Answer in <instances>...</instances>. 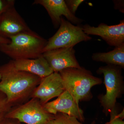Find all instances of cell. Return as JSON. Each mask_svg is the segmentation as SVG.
Here are the masks:
<instances>
[{"label": "cell", "instance_id": "1", "mask_svg": "<svg viewBox=\"0 0 124 124\" xmlns=\"http://www.w3.org/2000/svg\"><path fill=\"white\" fill-rule=\"evenodd\" d=\"M0 92L6 95L7 102L12 107L31 99L41 79L29 72L18 70L13 60L0 66Z\"/></svg>", "mask_w": 124, "mask_h": 124}, {"label": "cell", "instance_id": "2", "mask_svg": "<svg viewBox=\"0 0 124 124\" xmlns=\"http://www.w3.org/2000/svg\"><path fill=\"white\" fill-rule=\"evenodd\" d=\"M59 73L65 90L71 95L78 104L80 101L91 100L93 96L91 88L102 83L101 78L94 76L90 71L81 67L66 68Z\"/></svg>", "mask_w": 124, "mask_h": 124}, {"label": "cell", "instance_id": "3", "mask_svg": "<svg viewBox=\"0 0 124 124\" xmlns=\"http://www.w3.org/2000/svg\"><path fill=\"white\" fill-rule=\"evenodd\" d=\"M9 39V44L0 45V51L13 60L39 57L48 41L32 31L19 33Z\"/></svg>", "mask_w": 124, "mask_h": 124}, {"label": "cell", "instance_id": "4", "mask_svg": "<svg viewBox=\"0 0 124 124\" xmlns=\"http://www.w3.org/2000/svg\"><path fill=\"white\" fill-rule=\"evenodd\" d=\"M99 74H102L106 88V93L98 96L103 112L106 116L117 114L116 103L124 93V84L122 75V68L118 66L107 65L100 67L97 71Z\"/></svg>", "mask_w": 124, "mask_h": 124}, {"label": "cell", "instance_id": "5", "mask_svg": "<svg viewBox=\"0 0 124 124\" xmlns=\"http://www.w3.org/2000/svg\"><path fill=\"white\" fill-rule=\"evenodd\" d=\"M54 117V115L47 112L35 98L12 107L5 115L6 118L15 119L26 124H50Z\"/></svg>", "mask_w": 124, "mask_h": 124}, {"label": "cell", "instance_id": "6", "mask_svg": "<svg viewBox=\"0 0 124 124\" xmlns=\"http://www.w3.org/2000/svg\"><path fill=\"white\" fill-rule=\"evenodd\" d=\"M59 27L57 32L48 40L42 54L54 49L74 47L80 42L92 39L84 32L81 25L75 26L62 17Z\"/></svg>", "mask_w": 124, "mask_h": 124}, {"label": "cell", "instance_id": "7", "mask_svg": "<svg viewBox=\"0 0 124 124\" xmlns=\"http://www.w3.org/2000/svg\"><path fill=\"white\" fill-rule=\"evenodd\" d=\"M81 26L86 35L99 36L110 46L116 47L124 43V20H120L119 24L111 26L101 23L97 27L88 24Z\"/></svg>", "mask_w": 124, "mask_h": 124}, {"label": "cell", "instance_id": "8", "mask_svg": "<svg viewBox=\"0 0 124 124\" xmlns=\"http://www.w3.org/2000/svg\"><path fill=\"white\" fill-rule=\"evenodd\" d=\"M16 10L15 5L8 8L0 17V36L9 39L22 32L31 31Z\"/></svg>", "mask_w": 124, "mask_h": 124}, {"label": "cell", "instance_id": "9", "mask_svg": "<svg viewBox=\"0 0 124 124\" xmlns=\"http://www.w3.org/2000/svg\"><path fill=\"white\" fill-rule=\"evenodd\" d=\"M64 90L60 74L59 72H54L41 79L31 98L38 99L44 105L52 99L57 97Z\"/></svg>", "mask_w": 124, "mask_h": 124}, {"label": "cell", "instance_id": "10", "mask_svg": "<svg viewBox=\"0 0 124 124\" xmlns=\"http://www.w3.org/2000/svg\"><path fill=\"white\" fill-rule=\"evenodd\" d=\"M43 106L47 112L52 115L64 113L76 117L80 122L85 121L84 111L73 97L66 90L55 100L48 102Z\"/></svg>", "mask_w": 124, "mask_h": 124}, {"label": "cell", "instance_id": "11", "mask_svg": "<svg viewBox=\"0 0 124 124\" xmlns=\"http://www.w3.org/2000/svg\"><path fill=\"white\" fill-rule=\"evenodd\" d=\"M73 46L60 48L42 54L54 72H59L69 68H80L81 66L75 55Z\"/></svg>", "mask_w": 124, "mask_h": 124}, {"label": "cell", "instance_id": "12", "mask_svg": "<svg viewBox=\"0 0 124 124\" xmlns=\"http://www.w3.org/2000/svg\"><path fill=\"white\" fill-rule=\"evenodd\" d=\"M33 4L40 5L46 9L55 28L60 26L62 16L73 24L79 25L83 22L71 13L64 0H35Z\"/></svg>", "mask_w": 124, "mask_h": 124}, {"label": "cell", "instance_id": "13", "mask_svg": "<svg viewBox=\"0 0 124 124\" xmlns=\"http://www.w3.org/2000/svg\"><path fill=\"white\" fill-rule=\"evenodd\" d=\"M13 62L18 70L29 72L41 79L54 72L42 54L37 58L13 60Z\"/></svg>", "mask_w": 124, "mask_h": 124}, {"label": "cell", "instance_id": "14", "mask_svg": "<svg viewBox=\"0 0 124 124\" xmlns=\"http://www.w3.org/2000/svg\"><path fill=\"white\" fill-rule=\"evenodd\" d=\"M91 57L95 62H102L107 65H115L124 68V43L115 47L114 49L109 52L93 54Z\"/></svg>", "mask_w": 124, "mask_h": 124}, {"label": "cell", "instance_id": "15", "mask_svg": "<svg viewBox=\"0 0 124 124\" xmlns=\"http://www.w3.org/2000/svg\"><path fill=\"white\" fill-rule=\"evenodd\" d=\"M94 121L91 124H95ZM50 124H84L76 117L62 113H58L54 115Z\"/></svg>", "mask_w": 124, "mask_h": 124}, {"label": "cell", "instance_id": "16", "mask_svg": "<svg viewBox=\"0 0 124 124\" xmlns=\"http://www.w3.org/2000/svg\"><path fill=\"white\" fill-rule=\"evenodd\" d=\"M67 7L71 13L75 15L76 12L80 4L85 1L84 0H65Z\"/></svg>", "mask_w": 124, "mask_h": 124}, {"label": "cell", "instance_id": "17", "mask_svg": "<svg viewBox=\"0 0 124 124\" xmlns=\"http://www.w3.org/2000/svg\"><path fill=\"white\" fill-rule=\"evenodd\" d=\"M12 107L7 102V98L3 93L0 92V115L6 113Z\"/></svg>", "mask_w": 124, "mask_h": 124}, {"label": "cell", "instance_id": "18", "mask_svg": "<svg viewBox=\"0 0 124 124\" xmlns=\"http://www.w3.org/2000/svg\"><path fill=\"white\" fill-rule=\"evenodd\" d=\"M14 0H0V17L8 8L15 4Z\"/></svg>", "mask_w": 124, "mask_h": 124}, {"label": "cell", "instance_id": "19", "mask_svg": "<svg viewBox=\"0 0 124 124\" xmlns=\"http://www.w3.org/2000/svg\"><path fill=\"white\" fill-rule=\"evenodd\" d=\"M105 124H124L123 119L118 116V113L116 115L110 116V119L109 122Z\"/></svg>", "mask_w": 124, "mask_h": 124}, {"label": "cell", "instance_id": "20", "mask_svg": "<svg viewBox=\"0 0 124 124\" xmlns=\"http://www.w3.org/2000/svg\"><path fill=\"white\" fill-rule=\"evenodd\" d=\"M114 8L119 10L120 12L124 13V1L122 0H113Z\"/></svg>", "mask_w": 124, "mask_h": 124}, {"label": "cell", "instance_id": "21", "mask_svg": "<svg viewBox=\"0 0 124 124\" xmlns=\"http://www.w3.org/2000/svg\"><path fill=\"white\" fill-rule=\"evenodd\" d=\"M0 124H23L18 120L4 117L0 121Z\"/></svg>", "mask_w": 124, "mask_h": 124}, {"label": "cell", "instance_id": "22", "mask_svg": "<svg viewBox=\"0 0 124 124\" xmlns=\"http://www.w3.org/2000/svg\"><path fill=\"white\" fill-rule=\"evenodd\" d=\"M10 42V40L9 39L3 38L0 36V45L5 44H9Z\"/></svg>", "mask_w": 124, "mask_h": 124}, {"label": "cell", "instance_id": "23", "mask_svg": "<svg viewBox=\"0 0 124 124\" xmlns=\"http://www.w3.org/2000/svg\"><path fill=\"white\" fill-rule=\"evenodd\" d=\"M6 113H2L1 115H0V121L4 117Z\"/></svg>", "mask_w": 124, "mask_h": 124}, {"label": "cell", "instance_id": "24", "mask_svg": "<svg viewBox=\"0 0 124 124\" xmlns=\"http://www.w3.org/2000/svg\"><path fill=\"white\" fill-rule=\"evenodd\" d=\"M1 79V76L0 74V80Z\"/></svg>", "mask_w": 124, "mask_h": 124}]
</instances>
